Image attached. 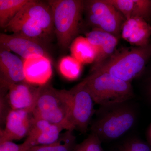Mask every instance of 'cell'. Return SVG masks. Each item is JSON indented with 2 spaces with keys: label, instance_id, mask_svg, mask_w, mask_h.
<instances>
[{
  "label": "cell",
  "instance_id": "7c38bea8",
  "mask_svg": "<svg viewBox=\"0 0 151 151\" xmlns=\"http://www.w3.org/2000/svg\"><path fill=\"white\" fill-rule=\"evenodd\" d=\"M39 86L26 81L13 84L9 87L7 101L11 110H24L32 113L35 106Z\"/></svg>",
  "mask_w": 151,
  "mask_h": 151
},
{
  "label": "cell",
  "instance_id": "277c9868",
  "mask_svg": "<svg viewBox=\"0 0 151 151\" xmlns=\"http://www.w3.org/2000/svg\"><path fill=\"white\" fill-rule=\"evenodd\" d=\"M83 80L94 103L102 107L127 102L134 96L131 83L105 72H91Z\"/></svg>",
  "mask_w": 151,
  "mask_h": 151
},
{
  "label": "cell",
  "instance_id": "ffe728a7",
  "mask_svg": "<svg viewBox=\"0 0 151 151\" xmlns=\"http://www.w3.org/2000/svg\"><path fill=\"white\" fill-rule=\"evenodd\" d=\"M29 0H0V26L4 29Z\"/></svg>",
  "mask_w": 151,
  "mask_h": 151
},
{
  "label": "cell",
  "instance_id": "603a6c76",
  "mask_svg": "<svg viewBox=\"0 0 151 151\" xmlns=\"http://www.w3.org/2000/svg\"><path fill=\"white\" fill-rule=\"evenodd\" d=\"M151 146L141 140L132 139L118 146L116 151H151Z\"/></svg>",
  "mask_w": 151,
  "mask_h": 151
},
{
  "label": "cell",
  "instance_id": "2e32d148",
  "mask_svg": "<svg viewBox=\"0 0 151 151\" xmlns=\"http://www.w3.org/2000/svg\"><path fill=\"white\" fill-rule=\"evenodd\" d=\"M151 36V24L141 18L127 19L122 26V38L135 47L149 44Z\"/></svg>",
  "mask_w": 151,
  "mask_h": 151
},
{
  "label": "cell",
  "instance_id": "44dd1931",
  "mask_svg": "<svg viewBox=\"0 0 151 151\" xmlns=\"http://www.w3.org/2000/svg\"><path fill=\"white\" fill-rule=\"evenodd\" d=\"M83 64L73 56L68 55L60 60L58 69L61 75L70 81L76 80L81 75Z\"/></svg>",
  "mask_w": 151,
  "mask_h": 151
},
{
  "label": "cell",
  "instance_id": "7402d4cb",
  "mask_svg": "<svg viewBox=\"0 0 151 151\" xmlns=\"http://www.w3.org/2000/svg\"><path fill=\"white\" fill-rule=\"evenodd\" d=\"M101 143L97 136L91 133L82 142L77 144L73 151H104Z\"/></svg>",
  "mask_w": 151,
  "mask_h": 151
},
{
  "label": "cell",
  "instance_id": "9a60e30c",
  "mask_svg": "<svg viewBox=\"0 0 151 151\" xmlns=\"http://www.w3.org/2000/svg\"><path fill=\"white\" fill-rule=\"evenodd\" d=\"M25 81L35 86L48 84L52 74L51 61L49 57L23 59Z\"/></svg>",
  "mask_w": 151,
  "mask_h": 151
},
{
  "label": "cell",
  "instance_id": "30bf717a",
  "mask_svg": "<svg viewBox=\"0 0 151 151\" xmlns=\"http://www.w3.org/2000/svg\"><path fill=\"white\" fill-rule=\"evenodd\" d=\"M33 117L29 111L11 110L5 120V127L1 130L0 142L20 140L27 137Z\"/></svg>",
  "mask_w": 151,
  "mask_h": 151
},
{
  "label": "cell",
  "instance_id": "4fadbf2b",
  "mask_svg": "<svg viewBox=\"0 0 151 151\" xmlns=\"http://www.w3.org/2000/svg\"><path fill=\"white\" fill-rule=\"evenodd\" d=\"M63 130L55 124L33 117L29 133L24 142L30 150L35 146L50 145L58 139Z\"/></svg>",
  "mask_w": 151,
  "mask_h": 151
},
{
  "label": "cell",
  "instance_id": "ba28073f",
  "mask_svg": "<svg viewBox=\"0 0 151 151\" xmlns=\"http://www.w3.org/2000/svg\"><path fill=\"white\" fill-rule=\"evenodd\" d=\"M84 12L93 29L109 33L119 38L126 19L107 0L84 1Z\"/></svg>",
  "mask_w": 151,
  "mask_h": 151
},
{
  "label": "cell",
  "instance_id": "d6986e66",
  "mask_svg": "<svg viewBox=\"0 0 151 151\" xmlns=\"http://www.w3.org/2000/svg\"><path fill=\"white\" fill-rule=\"evenodd\" d=\"M77 145L76 137L73 134V131H66L54 143L35 146L29 151H73Z\"/></svg>",
  "mask_w": 151,
  "mask_h": 151
},
{
  "label": "cell",
  "instance_id": "ac0fdd59",
  "mask_svg": "<svg viewBox=\"0 0 151 151\" xmlns=\"http://www.w3.org/2000/svg\"><path fill=\"white\" fill-rule=\"evenodd\" d=\"M71 56L82 64L94 63L97 58V51L87 37H77L70 45Z\"/></svg>",
  "mask_w": 151,
  "mask_h": 151
},
{
  "label": "cell",
  "instance_id": "d4e9b609",
  "mask_svg": "<svg viewBox=\"0 0 151 151\" xmlns=\"http://www.w3.org/2000/svg\"><path fill=\"white\" fill-rule=\"evenodd\" d=\"M147 93L149 98L151 102V75L149 79L148 84Z\"/></svg>",
  "mask_w": 151,
  "mask_h": 151
},
{
  "label": "cell",
  "instance_id": "484cf974",
  "mask_svg": "<svg viewBox=\"0 0 151 151\" xmlns=\"http://www.w3.org/2000/svg\"><path fill=\"white\" fill-rule=\"evenodd\" d=\"M147 138L149 144L151 146V124L150 127H149L148 130Z\"/></svg>",
  "mask_w": 151,
  "mask_h": 151
},
{
  "label": "cell",
  "instance_id": "9c48e42d",
  "mask_svg": "<svg viewBox=\"0 0 151 151\" xmlns=\"http://www.w3.org/2000/svg\"><path fill=\"white\" fill-rule=\"evenodd\" d=\"M0 45L1 49L13 52L23 59L49 57L42 42L19 35L1 33Z\"/></svg>",
  "mask_w": 151,
  "mask_h": 151
},
{
  "label": "cell",
  "instance_id": "8992f818",
  "mask_svg": "<svg viewBox=\"0 0 151 151\" xmlns=\"http://www.w3.org/2000/svg\"><path fill=\"white\" fill-rule=\"evenodd\" d=\"M32 114L35 119L45 120L66 131L74 130L67 105L60 97L58 89L48 84L39 86L37 99Z\"/></svg>",
  "mask_w": 151,
  "mask_h": 151
},
{
  "label": "cell",
  "instance_id": "e0dca14e",
  "mask_svg": "<svg viewBox=\"0 0 151 151\" xmlns=\"http://www.w3.org/2000/svg\"><path fill=\"white\" fill-rule=\"evenodd\" d=\"M125 19L141 18L151 24V0H107Z\"/></svg>",
  "mask_w": 151,
  "mask_h": 151
},
{
  "label": "cell",
  "instance_id": "cb8c5ba5",
  "mask_svg": "<svg viewBox=\"0 0 151 151\" xmlns=\"http://www.w3.org/2000/svg\"><path fill=\"white\" fill-rule=\"evenodd\" d=\"M29 150L24 142L18 145L12 141L0 142V151H29Z\"/></svg>",
  "mask_w": 151,
  "mask_h": 151
},
{
  "label": "cell",
  "instance_id": "5b68a950",
  "mask_svg": "<svg viewBox=\"0 0 151 151\" xmlns=\"http://www.w3.org/2000/svg\"><path fill=\"white\" fill-rule=\"evenodd\" d=\"M54 32L60 46L66 49L77 37L80 28L84 1L50 0Z\"/></svg>",
  "mask_w": 151,
  "mask_h": 151
},
{
  "label": "cell",
  "instance_id": "8fae6325",
  "mask_svg": "<svg viewBox=\"0 0 151 151\" xmlns=\"http://www.w3.org/2000/svg\"><path fill=\"white\" fill-rule=\"evenodd\" d=\"M0 81L1 89L7 91L12 85L25 81L23 60L3 49L0 51Z\"/></svg>",
  "mask_w": 151,
  "mask_h": 151
},
{
  "label": "cell",
  "instance_id": "3957f363",
  "mask_svg": "<svg viewBox=\"0 0 151 151\" xmlns=\"http://www.w3.org/2000/svg\"><path fill=\"white\" fill-rule=\"evenodd\" d=\"M151 58L150 43L145 46L123 47L116 50L103 64L92 72H105L131 83L143 73Z\"/></svg>",
  "mask_w": 151,
  "mask_h": 151
},
{
  "label": "cell",
  "instance_id": "52a82bcc",
  "mask_svg": "<svg viewBox=\"0 0 151 151\" xmlns=\"http://www.w3.org/2000/svg\"><path fill=\"white\" fill-rule=\"evenodd\" d=\"M60 97L66 103L70 123L74 130L85 133L96 113L94 102L82 81L69 90H58Z\"/></svg>",
  "mask_w": 151,
  "mask_h": 151
},
{
  "label": "cell",
  "instance_id": "5bb4252c",
  "mask_svg": "<svg viewBox=\"0 0 151 151\" xmlns=\"http://www.w3.org/2000/svg\"><path fill=\"white\" fill-rule=\"evenodd\" d=\"M86 37L97 51V58L91 72L100 67L115 52L119 38L109 33L95 29L87 33Z\"/></svg>",
  "mask_w": 151,
  "mask_h": 151
},
{
  "label": "cell",
  "instance_id": "6da1fadb",
  "mask_svg": "<svg viewBox=\"0 0 151 151\" xmlns=\"http://www.w3.org/2000/svg\"><path fill=\"white\" fill-rule=\"evenodd\" d=\"M4 29L42 42L54 31L51 8L47 3L29 0Z\"/></svg>",
  "mask_w": 151,
  "mask_h": 151
},
{
  "label": "cell",
  "instance_id": "7a4b0ae2",
  "mask_svg": "<svg viewBox=\"0 0 151 151\" xmlns=\"http://www.w3.org/2000/svg\"><path fill=\"white\" fill-rule=\"evenodd\" d=\"M97 118L90 124L92 134L101 142L120 138L132 129L137 120V113L128 102L102 107L96 111Z\"/></svg>",
  "mask_w": 151,
  "mask_h": 151
}]
</instances>
